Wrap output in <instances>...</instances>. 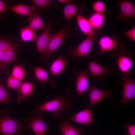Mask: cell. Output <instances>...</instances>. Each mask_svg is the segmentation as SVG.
<instances>
[{"label": "cell", "mask_w": 135, "mask_h": 135, "mask_svg": "<svg viewBox=\"0 0 135 135\" xmlns=\"http://www.w3.org/2000/svg\"><path fill=\"white\" fill-rule=\"evenodd\" d=\"M68 92V90L67 89L63 96L54 95L53 99L37 106L34 110L52 112L53 117L60 118L74 106L70 102L74 96L69 95Z\"/></svg>", "instance_id": "6da1fadb"}, {"label": "cell", "mask_w": 135, "mask_h": 135, "mask_svg": "<svg viewBox=\"0 0 135 135\" xmlns=\"http://www.w3.org/2000/svg\"><path fill=\"white\" fill-rule=\"evenodd\" d=\"M9 109L4 111L0 110V134L1 135H14L22 132L26 128L20 124V120L9 116Z\"/></svg>", "instance_id": "7a4b0ae2"}, {"label": "cell", "mask_w": 135, "mask_h": 135, "mask_svg": "<svg viewBox=\"0 0 135 135\" xmlns=\"http://www.w3.org/2000/svg\"><path fill=\"white\" fill-rule=\"evenodd\" d=\"M96 35L87 36L77 46L69 48L66 56L73 60L88 56L96 40Z\"/></svg>", "instance_id": "3957f363"}, {"label": "cell", "mask_w": 135, "mask_h": 135, "mask_svg": "<svg viewBox=\"0 0 135 135\" xmlns=\"http://www.w3.org/2000/svg\"><path fill=\"white\" fill-rule=\"evenodd\" d=\"M42 116L40 112L33 110L30 116L25 119L22 124L26 130L31 128L36 135H45L48 127Z\"/></svg>", "instance_id": "277c9868"}, {"label": "cell", "mask_w": 135, "mask_h": 135, "mask_svg": "<svg viewBox=\"0 0 135 135\" xmlns=\"http://www.w3.org/2000/svg\"><path fill=\"white\" fill-rule=\"evenodd\" d=\"M71 30L72 28L68 26L65 25L60 30L51 35L45 60H47L48 57L61 45L64 41L72 35Z\"/></svg>", "instance_id": "5b68a950"}, {"label": "cell", "mask_w": 135, "mask_h": 135, "mask_svg": "<svg viewBox=\"0 0 135 135\" xmlns=\"http://www.w3.org/2000/svg\"><path fill=\"white\" fill-rule=\"evenodd\" d=\"M113 54L117 57L118 67L121 73H130L134 63L130 52L123 46L114 50Z\"/></svg>", "instance_id": "8992f818"}, {"label": "cell", "mask_w": 135, "mask_h": 135, "mask_svg": "<svg viewBox=\"0 0 135 135\" xmlns=\"http://www.w3.org/2000/svg\"><path fill=\"white\" fill-rule=\"evenodd\" d=\"M130 73L121 74L120 82L123 84L121 103L118 110H120L135 97V82L130 77Z\"/></svg>", "instance_id": "52a82bcc"}, {"label": "cell", "mask_w": 135, "mask_h": 135, "mask_svg": "<svg viewBox=\"0 0 135 135\" xmlns=\"http://www.w3.org/2000/svg\"><path fill=\"white\" fill-rule=\"evenodd\" d=\"M121 40L120 37L115 35L104 36L101 37L98 42L99 54L102 55L105 52L114 51L124 46L123 44L120 42Z\"/></svg>", "instance_id": "ba28073f"}, {"label": "cell", "mask_w": 135, "mask_h": 135, "mask_svg": "<svg viewBox=\"0 0 135 135\" xmlns=\"http://www.w3.org/2000/svg\"><path fill=\"white\" fill-rule=\"evenodd\" d=\"M55 20L50 22L36 41V45L38 51L45 60L51 35L50 29L52 24L56 22Z\"/></svg>", "instance_id": "9c48e42d"}, {"label": "cell", "mask_w": 135, "mask_h": 135, "mask_svg": "<svg viewBox=\"0 0 135 135\" xmlns=\"http://www.w3.org/2000/svg\"><path fill=\"white\" fill-rule=\"evenodd\" d=\"M117 3L120 11L118 16L119 20L125 21L135 18V7L130 1L121 0Z\"/></svg>", "instance_id": "30bf717a"}, {"label": "cell", "mask_w": 135, "mask_h": 135, "mask_svg": "<svg viewBox=\"0 0 135 135\" xmlns=\"http://www.w3.org/2000/svg\"><path fill=\"white\" fill-rule=\"evenodd\" d=\"M75 74L77 78L76 90L77 95L79 96L88 89L89 85L88 78L90 75L88 68L77 70Z\"/></svg>", "instance_id": "8fae6325"}, {"label": "cell", "mask_w": 135, "mask_h": 135, "mask_svg": "<svg viewBox=\"0 0 135 135\" xmlns=\"http://www.w3.org/2000/svg\"><path fill=\"white\" fill-rule=\"evenodd\" d=\"M89 105L92 107L104 98L111 96L112 94L109 90L98 89L94 86L90 88L89 90Z\"/></svg>", "instance_id": "7c38bea8"}, {"label": "cell", "mask_w": 135, "mask_h": 135, "mask_svg": "<svg viewBox=\"0 0 135 135\" xmlns=\"http://www.w3.org/2000/svg\"><path fill=\"white\" fill-rule=\"evenodd\" d=\"M88 69L90 76L97 78L100 81L103 79L104 76L108 75L111 72L108 66H102L93 61L90 62Z\"/></svg>", "instance_id": "4fadbf2b"}, {"label": "cell", "mask_w": 135, "mask_h": 135, "mask_svg": "<svg viewBox=\"0 0 135 135\" xmlns=\"http://www.w3.org/2000/svg\"><path fill=\"white\" fill-rule=\"evenodd\" d=\"M86 6L84 2L78 4L72 2L67 3L63 9V14L66 22H69L76 14L83 12Z\"/></svg>", "instance_id": "5bb4252c"}, {"label": "cell", "mask_w": 135, "mask_h": 135, "mask_svg": "<svg viewBox=\"0 0 135 135\" xmlns=\"http://www.w3.org/2000/svg\"><path fill=\"white\" fill-rule=\"evenodd\" d=\"M69 119L77 123L88 124L93 123L94 120L91 110L89 109L81 110L69 118Z\"/></svg>", "instance_id": "9a60e30c"}, {"label": "cell", "mask_w": 135, "mask_h": 135, "mask_svg": "<svg viewBox=\"0 0 135 135\" xmlns=\"http://www.w3.org/2000/svg\"><path fill=\"white\" fill-rule=\"evenodd\" d=\"M76 21L81 31L87 36L96 35V33L92 28L88 19L79 14H77Z\"/></svg>", "instance_id": "2e32d148"}, {"label": "cell", "mask_w": 135, "mask_h": 135, "mask_svg": "<svg viewBox=\"0 0 135 135\" xmlns=\"http://www.w3.org/2000/svg\"><path fill=\"white\" fill-rule=\"evenodd\" d=\"M35 86V84H31L29 82L25 81L22 82L18 90L19 93L17 98L18 103H20L29 96H32Z\"/></svg>", "instance_id": "e0dca14e"}, {"label": "cell", "mask_w": 135, "mask_h": 135, "mask_svg": "<svg viewBox=\"0 0 135 135\" xmlns=\"http://www.w3.org/2000/svg\"><path fill=\"white\" fill-rule=\"evenodd\" d=\"M16 55V50L15 45L6 50H0V62L6 66L14 61Z\"/></svg>", "instance_id": "ac0fdd59"}, {"label": "cell", "mask_w": 135, "mask_h": 135, "mask_svg": "<svg viewBox=\"0 0 135 135\" xmlns=\"http://www.w3.org/2000/svg\"><path fill=\"white\" fill-rule=\"evenodd\" d=\"M67 63L66 58L63 56H60L51 64L49 72L54 76H58L62 72Z\"/></svg>", "instance_id": "d6986e66"}, {"label": "cell", "mask_w": 135, "mask_h": 135, "mask_svg": "<svg viewBox=\"0 0 135 135\" xmlns=\"http://www.w3.org/2000/svg\"><path fill=\"white\" fill-rule=\"evenodd\" d=\"M88 20L95 32L100 33L104 22L105 14L94 12L91 15Z\"/></svg>", "instance_id": "ffe728a7"}, {"label": "cell", "mask_w": 135, "mask_h": 135, "mask_svg": "<svg viewBox=\"0 0 135 135\" xmlns=\"http://www.w3.org/2000/svg\"><path fill=\"white\" fill-rule=\"evenodd\" d=\"M8 8L16 14L26 16L32 15L35 9L33 6H28L21 3Z\"/></svg>", "instance_id": "44dd1931"}, {"label": "cell", "mask_w": 135, "mask_h": 135, "mask_svg": "<svg viewBox=\"0 0 135 135\" xmlns=\"http://www.w3.org/2000/svg\"><path fill=\"white\" fill-rule=\"evenodd\" d=\"M60 128L62 135H81L82 134L81 129L73 127L66 121L61 122Z\"/></svg>", "instance_id": "7402d4cb"}, {"label": "cell", "mask_w": 135, "mask_h": 135, "mask_svg": "<svg viewBox=\"0 0 135 135\" xmlns=\"http://www.w3.org/2000/svg\"><path fill=\"white\" fill-rule=\"evenodd\" d=\"M20 35L22 40L25 42H34L37 36L36 32L29 26L21 28Z\"/></svg>", "instance_id": "603a6c76"}, {"label": "cell", "mask_w": 135, "mask_h": 135, "mask_svg": "<svg viewBox=\"0 0 135 135\" xmlns=\"http://www.w3.org/2000/svg\"><path fill=\"white\" fill-rule=\"evenodd\" d=\"M29 26L34 30H43L45 28V23L38 12L28 18Z\"/></svg>", "instance_id": "cb8c5ba5"}, {"label": "cell", "mask_w": 135, "mask_h": 135, "mask_svg": "<svg viewBox=\"0 0 135 135\" xmlns=\"http://www.w3.org/2000/svg\"><path fill=\"white\" fill-rule=\"evenodd\" d=\"M32 1L33 6L36 10L43 9L48 6L52 8L56 7L55 1L51 0H33Z\"/></svg>", "instance_id": "d4e9b609"}, {"label": "cell", "mask_w": 135, "mask_h": 135, "mask_svg": "<svg viewBox=\"0 0 135 135\" xmlns=\"http://www.w3.org/2000/svg\"><path fill=\"white\" fill-rule=\"evenodd\" d=\"M34 72L36 78L42 82H46L49 80L48 74L42 68L36 67L34 69Z\"/></svg>", "instance_id": "484cf974"}, {"label": "cell", "mask_w": 135, "mask_h": 135, "mask_svg": "<svg viewBox=\"0 0 135 135\" xmlns=\"http://www.w3.org/2000/svg\"><path fill=\"white\" fill-rule=\"evenodd\" d=\"M11 74L16 79L22 82L25 75V71L21 65L18 64L14 67Z\"/></svg>", "instance_id": "4316f807"}, {"label": "cell", "mask_w": 135, "mask_h": 135, "mask_svg": "<svg viewBox=\"0 0 135 135\" xmlns=\"http://www.w3.org/2000/svg\"><path fill=\"white\" fill-rule=\"evenodd\" d=\"M92 9L94 12L105 14L106 6L105 3L102 1L96 0L92 4Z\"/></svg>", "instance_id": "83f0119b"}, {"label": "cell", "mask_w": 135, "mask_h": 135, "mask_svg": "<svg viewBox=\"0 0 135 135\" xmlns=\"http://www.w3.org/2000/svg\"><path fill=\"white\" fill-rule=\"evenodd\" d=\"M22 83V82L16 79L10 74L8 78L6 86L8 88L18 90Z\"/></svg>", "instance_id": "f1b7e54d"}, {"label": "cell", "mask_w": 135, "mask_h": 135, "mask_svg": "<svg viewBox=\"0 0 135 135\" xmlns=\"http://www.w3.org/2000/svg\"><path fill=\"white\" fill-rule=\"evenodd\" d=\"M11 102L6 88L2 85L0 84V105Z\"/></svg>", "instance_id": "f546056e"}, {"label": "cell", "mask_w": 135, "mask_h": 135, "mask_svg": "<svg viewBox=\"0 0 135 135\" xmlns=\"http://www.w3.org/2000/svg\"><path fill=\"white\" fill-rule=\"evenodd\" d=\"M14 45V44L8 40H0V50H6Z\"/></svg>", "instance_id": "4dcf8cb0"}, {"label": "cell", "mask_w": 135, "mask_h": 135, "mask_svg": "<svg viewBox=\"0 0 135 135\" xmlns=\"http://www.w3.org/2000/svg\"><path fill=\"white\" fill-rule=\"evenodd\" d=\"M124 35L133 42L135 41V27L134 26L126 32Z\"/></svg>", "instance_id": "1f68e13d"}, {"label": "cell", "mask_w": 135, "mask_h": 135, "mask_svg": "<svg viewBox=\"0 0 135 135\" xmlns=\"http://www.w3.org/2000/svg\"><path fill=\"white\" fill-rule=\"evenodd\" d=\"M127 131L128 135H135V125L128 123L124 124Z\"/></svg>", "instance_id": "d6a6232c"}, {"label": "cell", "mask_w": 135, "mask_h": 135, "mask_svg": "<svg viewBox=\"0 0 135 135\" xmlns=\"http://www.w3.org/2000/svg\"><path fill=\"white\" fill-rule=\"evenodd\" d=\"M8 8L7 6L4 4L3 2L0 0V15Z\"/></svg>", "instance_id": "836d02e7"}, {"label": "cell", "mask_w": 135, "mask_h": 135, "mask_svg": "<svg viewBox=\"0 0 135 135\" xmlns=\"http://www.w3.org/2000/svg\"><path fill=\"white\" fill-rule=\"evenodd\" d=\"M73 0H58L57 1L59 2L62 3H66L72 2Z\"/></svg>", "instance_id": "e575fe53"}, {"label": "cell", "mask_w": 135, "mask_h": 135, "mask_svg": "<svg viewBox=\"0 0 135 135\" xmlns=\"http://www.w3.org/2000/svg\"><path fill=\"white\" fill-rule=\"evenodd\" d=\"M6 66L2 64L0 62V72L4 69Z\"/></svg>", "instance_id": "d590c367"}, {"label": "cell", "mask_w": 135, "mask_h": 135, "mask_svg": "<svg viewBox=\"0 0 135 135\" xmlns=\"http://www.w3.org/2000/svg\"><path fill=\"white\" fill-rule=\"evenodd\" d=\"M22 133H20L17 134H16V135H21Z\"/></svg>", "instance_id": "8d00e7d4"}]
</instances>
